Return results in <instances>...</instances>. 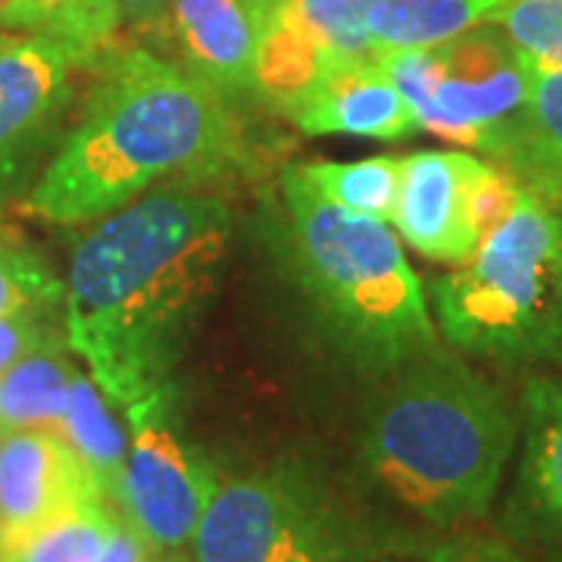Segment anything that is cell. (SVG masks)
Segmentation results:
<instances>
[{
	"label": "cell",
	"instance_id": "1",
	"mask_svg": "<svg viewBox=\"0 0 562 562\" xmlns=\"http://www.w3.org/2000/svg\"><path fill=\"white\" fill-rule=\"evenodd\" d=\"M232 238L228 206L191 188H160L103 216L72 247L63 338L122 413L166 391Z\"/></svg>",
	"mask_w": 562,
	"mask_h": 562
},
{
	"label": "cell",
	"instance_id": "2",
	"mask_svg": "<svg viewBox=\"0 0 562 562\" xmlns=\"http://www.w3.org/2000/svg\"><path fill=\"white\" fill-rule=\"evenodd\" d=\"M79 125L22 198L50 225L98 222L157 181L213 176L238 160L232 103L179 63L150 50H106Z\"/></svg>",
	"mask_w": 562,
	"mask_h": 562
},
{
	"label": "cell",
	"instance_id": "3",
	"mask_svg": "<svg viewBox=\"0 0 562 562\" xmlns=\"http://www.w3.org/2000/svg\"><path fill=\"white\" fill-rule=\"evenodd\" d=\"M387 382L362 416V469L435 528L484 519L519 441L506 394L441 344Z\"/></svg>",
	"mask_w": 562,
	"mask_h": 562
},
{
	"label": "cell",
	"instance_id": "4",
	"mask_svg": "<svg viewBox=\"0 0 562 562\" xmlns=\"http://www.w3.org/2000/svg\"><path fill=\"white\" fill-rule=\"evenodd\" d=\"M281 194L297 284L344 360L387 379L441 344L419 276L387 222L319 198L297 166L284 169Z\"/></svg>",
	"mask_w": 562,
	"mask_h": 562
},
{
	"label": "cell",
	"instance_id": "5",
	"mask_svg": "<svg viewBox=\"0 0 562 562\" xmlns=\"http://www.w3.org/2000/svg\"><path fill=\"white\" fill-rule=\"evenodd\" d=\"M453 350L503 366L562 360V216L525 191L472 254L431 284Z\"/></svg>",
	"mask_w": 562,
	"mask_h": 562
},
{
	"label": "cell",
	"instance_id": "6",
	"mask_svg": "<svg viewBox=\"0 0 562 562\" xmlns=\"http://www.w3.org/2000/svg\"><path fill=\"white\" fill-rule=\"evenodd\" d=\"M188 550L194 562H366L372 538L313 462L284 457L220 482Z\"/></svg>",
	"mask_w": 562,
	"mask_h": 562
},
{
	"label": "cell",
	"instance_id": "7",
	"mask_svg": "<svg viewBox=\"0 0 562 562\" xmlns=\"http://www.w3.org/2000/svg\"><path fill=\"white\" fill-rule=\"evenodd\" d=\"M379 63L422 132L497 160L528 103V60L501 25L484 22L435 47L387 50Z\"/></svg>",
	"mask_w": 562,
	"mask_h": 562
},
{
	"label": "cell",
	"instance_id": "8",
	"mask_svg": "<svg viewBox=\"0 0 562 562\" xmlns=\"http://www.w3.org/2000/svg\"><path fill=\"white\" fill-rule=\"evenodd\" d=\"M128 447L113 506L157 553H184L220 487L216 465L179 431L169 387L125 409Z\"/></svg>",
	"mask_w": 562,
	"mask_h": 562
},
{
	"label": "cell",
	"instance_id": "9",
	"mask_svg": "<svg viewBox=\"0 0 562 562\" xmlns=\"http://www.w3.org/2000/svg\"><path fill=\"white\" fill-rule=\"evenodd\" d=\"M76 57L47 35L0 44V216L38 181L41 157L72 101Z\"/></svg>",
	"mask_w": 562,
	"mask_h": 562
},
{
	"label": "cell",
	"instance_id": "10",
	"mask_svg": "<svg viewBox=\"0 0 562 562\" xmlns=\"http://www.w3.org/2000/svg\"><path fill=\"white\" fill-rule=\"evenodd\" d=\"M487 162L469 150H416L403 154L401 191L394 206L397 238L425 260L462 266L479 250V232L469 213L472 184Z\"/></svg>",
	"mask_w": 562,
	"mask_h": 562
},
{
	"label": "cell",
	"instance_id": "11",
	"mask_svg": "<svg viewBox=\"0 0 562 562\" xmlns=\"http://www.w3.org/2000/svg\"><path fill=\"white\" fill-rule=\"evenodd\" d=\"M522 450L503 528L516 543L562 562V379H535L525 387Z\"/></svg>",
	"mask_w": 562,
	"mask_h": 562
},
{
	"label": "cell",
	"instance_id": "12",
	"mask_svg": "<svg viewBox=\"0 0 562 562\" xmlns=\"http://www.w3.org/2000/svg\"><path fill=\"white\" fill-rule=\"evenodd\" d=\"M91 501L110 497L60 431L20 428L0 435V531L44 522Z\"/></svg>",
	"mask_w": 562,
	"mask_h": 562
},
{
	"label": "cell",
	"instance_id": "13",
	"mask_svg": "<svg viewBox=\"0 0 562 562\" xmlns=\"http://www.w3.org/2000/svg\"><path fill=\"white\" fill-rule=\"evenodd\" d=\"M306 135L403 140L422 132L379 57L331 63L291 116Z\"/></svg>",
	"mask_w": 562,
	"mask_h": 562
},
{
	"label": "cell",
	"instance_id": "14",
	"mask_svg": "<svg viewBox=\"0 0 562 562\" xmlns=\"http://www.w3.org/2000/svg\"><path fill=\"white\" fill-rule=\"evenodd\" d=\"M162 20L191 76L228 103L254 94L260 0H169Z\"/></svg>",
	"mask_w": 562,
	"mask_h": 562
},
{
	"label": "cell",
	"instance_id": "15",
	"mask_svg": "<svg viewBox=\"0 0 562 562\" xmlns=\"http://www.w3.org/2000/svg\"><path fill=\"white\" fill-rule=\"evenodd\" d=\"M528 60V103L497 166L550 206H562V66Z\"/></svg>",
	"mask_w": 562,
	"mask_h": 562
},
{
	"label": "cell",
	"instance_id": "16",
	"mask_svg": "<svg viewBox=\"0 0 562 562\" xmlns=\"http://www.w3.org/2000/svg\"><path fill=\"white\" fill-rule=\"evenodd\" d=\"M503 0H372L366 29L375 57L387 50L435 47L494 20Z\"/></svg>",
	"mask_w": 562,
	"mask_h": 562
},
{
	"label": "cell",
	"instance_id": "17",
	"mask_svg": "<svg viewBox=\"0 0 562 562\" xmlns=\"http://www.w3.org/2000/svg\"><path fill=\"white\" fill-rule=\"evenodd\" d=\"M120 519L110 501L79 503L44 522L0 531V562H98Z\"/></svg>",
	"mask_w": 562,
	"mask_h": 562
},
{
	"label": "cell",
	"instance_id": "18",
	"mask_svg": "<svg viewBox=\"0 0 562 562\" xmlns=\"http://www.w3.org/2000/svg\"><path fill=\"white\" fill-rule=\"evenodd\" d=\"M72 379L76 369L63 357L60 347H44L13 362L7 372H0V431H60L72 397Z\"/></svg>",
	"mask_w": 562,
	"mask_h": 562
},
{
	"label": "cell",
	"instance_id": "19",
	"mask_svg": "<svg viewBox=\"0 0 562 562\" xmlns=\"http://www.w3.org/2000/svg\"><path fill=\"white\" fill-rule=\"evenodd\" d=\"M60 435L79 450L81 460L94 469L106 497L113 501L122 462H125L128 431H122L116 416L110 413V401L103 397V391L94 384V379H85L76 372L72 397H69L66 416H63Z\"/></svg>",
	"mask_w": 562,
	"mask_h": 562
},
{
	"label": "cell",
	"instance_id": "20",
	"mask_svg": "<svg viewBox=\"0 0 562 562\" xmlns=\"http://www.w3.org/2000/svg\"><path fill=\"white\" fill-rule=\"evenodd\" d=\"M401 160L403 157H369L357 162H303L297 172L325 201L391 222L401 191Z\"/></svg>",
	"mask_w": 562,
	"mask_h": 562
},
{
	"label": "cell",
	"instance_id": "21",
	"mask_svg": "<svg viewBox=\"0 0 562 562\" xmlns=\"http://www.w3.org/2000/svg\"><path fill=\"white\" fill-rule=\"evenodd\" d=\"M32 35L60 41L79 66L98 63L120 32L116 0H29Z\"/></svg>",
	"mask_w": 562,
	"mask_h": 562
},
{
	"label": "cell",
	"instance_id": "22",
	"mask_svg": "<svg viewBox=\"0 0 562 562\" xmlns=\"http://www.w3.org/2000/svg\"><path fill=\"white\" fill-rule=\"evenodd\" d=\"M63 281L22 244L0 241V313L20 310H54L63 303Z\"/></svg>",
	"mask_w": 562,
	"mask_h": 562
},
{
	"label": "cell",
	"instance_id": "23",
	"mask_svg": "<svg viewBox=\"0 0 562 562\" xmlns=\"http://www.w3.org/2000/svg\"><path fill=\"white\" fill-rule=\"evenodd\" d=\"M491 22L501 25L525 57L562 66V0H503Z\"/></svg>",
	"mask_w": 562,
	"mask_h": 562
},
{
	"label": "cell",
	"instance_id": "24",
	"mask_svg": "<svg viewBox=\"0 0 562 562\" xmlns=\"http://www.w3.org/2000/svg\"><path fill=\"white\" fill-rule=\"evenodd\" d=\"M519 198H522V184L513 179L509 172H503L501 166L487 162L482 176L472 184V194H469L472 225H475V232H479L482 241L497 225L506 222V216L516 210Z\"/></svg>",
	"mask_w": 562,
	"mask_h": 562
},
{
	"label": "cell",
	"instance_id": "25",
	"mask_svg": "<svg viewBox=\"0 0 562 562\" xmlns=\"http://www.w3.org/2000/svg\"><path fill=\"white\" fill-rule=\"evenodd\" d=\"M50 310H20V313H0V372H7L22 357L44 350V347H63L54 322L47 319Z\"/></svg>",
	"mask_w": 562,
	"mask_h": 562
},
{
	"label": "cell",
	"instance_id": "26",
	"mask_svg": "<svg viewBox=\"0 0 562 562\" xmlns=\"http://www.w3.org/2000/svg\"><path fill=\"white\" fill-rule=\"evenodd\" d=\"M382 562H528L519 557L513 547L501 541H482V538H465V541H450L428 550L425 557L413 560H382Z\"/></svg>",
	"mask_w": 562,
	"mask_h": 562
},
{
	"label": "cell",
	"instance_id": "27",
	"mask_svg": "<svg viewBox=\"0 0 562 562\" xmlns=\"http://www.w3.org/2000/svg\"><path fill=\"white\" fill-rule=\"evenodd\" d=\"M150 553H154V547L144 541V535H140L138 528L122 516L113 538L106 541L103 553L98 557V562H144Z\"/></svg>",
	"mask_w": 562,
	"mask_h": 562
},
{
	"label": "cell",
	"instance_id": "28",
	"mask_svg": "<svg viewBox=\"0 0 562 562\" xmlns=\"http://www.w3.org/2000/svg\"><path fill=\"white\" fill-rule=\"evenodd\" d=\"M120 16L132 25H154L166 16L169 0H116Z\"/></svg>",
	"mask_w": 562,
	"mask_h": 562
},
{
	"label": "cell",
	"instance_id": "29",
	"mask_svg": "<svg viewBox=\"0 0 562 562\" xmlns=\"http://www.w3.org/2000/svg\"><path fill=\"white\" fill-rule=\"evenodd\" d=\"M144 562H194V560H191V557L184 560V553H157V550H154V553H150Z\"/></svg>",
	"mask_w": 562,
	"mask_h": 562
},
{
	"label": "cell",
	"instance_id": "30",
	"mask_svg": "<svg viewBox=\"0 0 562 562\" xmlns=\"http://www.w3.org/2000/svg\"><path fill=\"white\" fill-rule=\"evenodd\" d=\"M7 38H10V35H7V32H0V44H3Z\"/></svg>",
	"mask_w": 562,
	"mask_h": 562
},
{
	"label": "cell",
	"instance_id": "31",
	"mask_svg": "<svg viewBox=\"0 0 562 562\" xmlns=\"http://www.w3.org/2000/svg\"><path fill=\"white\" fill-rule=\"evenodd\" d=\"M0 435H3V431H0Z\"/></svg>",
	"mask_w": 562,
	"mask_h": 562
}]
</instances>
